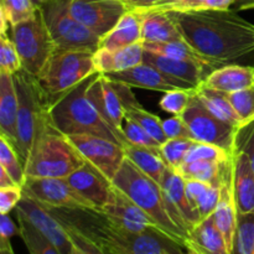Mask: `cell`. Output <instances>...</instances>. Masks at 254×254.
<instances>
[{"mask_svg":"<svg viewBox=\"0 0 254 254\" xmlns=\"http://www.w3.org/2000/svg\"><path fill=\"white\" fill-rule=\"evenodd\" d=\"M184 40L216 68L254 56V24L236 10L166 11Z\"/></svg>","mask_w":254,"mask_h":254,"instance_id":"cell-1","label":"cell"},{"mask_svg":"<svg viewBox=\"0 0 254 254\" xmlns=\"http://www.w3.org/2000/svg\"><path fill=\"white\" fill-rule=\"evenodd\" d=\"M49 208V207H47ZM64 226L77 231L106 252L116 254H184L185 248L159 230L131 232L116 225L106 215L92 208H49Z\"/></svg>","mask_w":254,"mask_h":254,"instance_id":"cell-2","label":"cell"},{"mask_svg":"<svg viewBox=\"0 0 254 254\" xmlns=\"http://www.w3.org/2000/svg\"><path fill=\"white\" fill-rule=\"evenodd\" d=\"M71 139L54 123L45 124L36 134L25 165L26 178H68L86 164Z\"/></svg>","mask_w":254,"mask_h":254,"instance_id":"cell-3","label":"cell"},{"mask_svg":"<svg viewBox=\"0 0 254 254\" xmlns=\"http://www.w3.org/2000/svg\"><path fill=\"white\" fill-rule=\"evenodd\" d=\"M92 76L52 104L50 109L52 123L67 136L88 134L111 139L122 145L117 134L104 121L89 97L88 87Z\"/></svg>","mask_w":254,"mask_h":254,"instance_id":"cell-4","label":"cell"},{"mask_svg":"<svg viewBox=\"0 0 254 254\" xmlns=\"http://www.w3.org/2000/svg\"><path fill=\"white\" fill-rule=\"evenodd\" d=\"M112 184L131 198L141 210L145 211L168 237L185 248L186 235L169 215L164 191L158 183L141 173L126 158Z\"/></svg>","mask_w":254,"mask_h":254,"instance_id":"cell-5","label":"cell"},{"mask_svg":"<svg viewBox=\"0 0 254 254\" xmlns=\"http://www.w3.org/2000/svg\"><path fill=\"white\" fill-rule=\"evenodd\" d=\"M14 79L19 98L15 148L25 166L37 131L52 121L51 103L36 77L29 72L21 68L14 74Z\"/></svg>","mask_w":254,"mask_h":254,"instance_id":"cell-6","label":"cell"},{"mask_svg":"<svg viewBox=\"0 0 254 254\" xmlns=\"http://www.w3.org/2000/svg\"><path fill=\"white\" fill-rule=\"evenodd\" d=\"M93 55L94 52L83 50H55L36 77L51 106L97 73Z\"/></svg>","mask_w":254,"mask_h":254,"instance_id":"cell-7","label":"cell"},{"mask_svg":"<svg viewBox=\"0 0 254 254\" xmlns=\"http://www.w3.org/2000/svg\"><path fill=\"white\" fill-rule=\"evenodd\" d=\"M69 0H54L40 7L57 50L96 52L101 37L77 21L68 10Z\"/></svg>","mask_w":254,"mask_h":254,"instance_id":"cell-8","label":"cell"},{"mask_svg":"<svg viewBox=\"0 0 254 254\" xmlns=\"http://www.w3.org/2000/svg\"><path fill=\"white\" fill-rule=\"evenodd\" d=\"M11 39L19 52L22 69L37 77L56 46L50 35L41 10L34 17L11 26Z\"/></svg>","mask_w":254,"mask_h":254,"instance_id":"cell-9","label":"cell"},{"mask_svg":"<svg viewBox=\"0 0 254 254\" xmlns=\"http://www.w3.org/2000/svg\"><path fill=\"white\" fill-rule=\"evenodd\" d=\"M181 117L188 124L193 140L197 143L212 144L233 155L238 129L213 116L196 93Z\"/></svg>","mask_w":254,"mask_h":254,"instance_id":"cell-10","label":"cell"},{"mask_svg":"<svg viewBox=\"0 0 254 254\" xmlns=\"http://www.w3.org/2000/svg\"><path fill=\"white\" fill-rule=\"evenodd\" d=\"M72 16L98 37H104L129 10L124 0H69Z\"/></svg>","mask_w":254,"mask_h":254,"instance_id":"cell-11","label":"cell"},{"mask_svg":"<svg viewBox=\"0 0 254 254\" xmlns=\"http://www.w3.org/2000/svg\"><path fill=\"white\" fill-rule=\"evenodd\" d=\"M68 138L87 163L94 166L112 183L127 158L124 146L111 139L88 134L71 135Z\"/></svg>","mask_w":254,"mask_h":254,"instance_id":"cell-12","label":"cell"},{"mask_svg":"<svg viewBox=\"0 0 254 254\" xmlns=\"http://www.w3.org/2000/svg\"><path fill=\"white\" fill-rule=\"evenodd\" d=\"M22 189L26 195L49 208H91L89 203L73 190L67 179L26 178Z\"/></svg>","mask_w":254,"mask_h":254,"instance_id":"cell-13","label":"cell"},{"mask_svg":"<svg viewBox=\"0 0 254 254\" xmlns=\"http://www.w3.org/2000/svg\"><path fill=\"white\" fill-rule=\"evenodd\" d=\"M15 213L34 226L61 254H72L73 243L69 238L68 232L46 206L41 205L24 192L21 201L15 208Z\"/></svg>","mask_w":254,"mask_h":254,"instance_id":"cell-14","label":"cell"},{"mask_svg":"<svg viewBox=\"0 0 254 254\" xmlns=\"http://www.w3.org/2000/svg\"><path fill=\"white\" fill-rule=\"evenodd\" d=\"M185 183V179L178 171L169 168L160 186L165 196L169 215L188 237L189 230L197 225L201 218L198 211L188 198Z\"/></svg>","mask_w":254,"mask_h":254,"instance_id":"cell-15","label":"cell"},{"mask_svg":"<svg viewBox=\"0 0 254 254\" xmlns=\"http://www.w3.org/2000/svg\"><path fill=\"white\" fill-rule=\"evenodd\" d=\"M104 76L111 81L123 83L130 88L149 89V91L164 92V93L174 89H196L191 84L166 76L165 73L145 62L126 71L111 72Z\"/></svg>","mask_w":254,"mask_h":254,"instance_id":"cell-16","label":"cell"},{"mask_svg":"<svg viewBox=\"0 0 254 254\" xmlns=\"http://www.w3.org/2000/svg\"><path fill=\"white\" fill-rule=\"evenodd\" d=\"M99 212L106 215L116 225L131 232H145L148 230L161 231L158 223L145 211L141 210L131 198H129L116 186H113V192L109 202Z\"/></svg>","mask_w":254,"mask_h":254,"instance_id":"cell-17","label":"cell"},{"mask_svg":"<svg viewBox=\"0 0 254 254\" xmlns=\"http://www.w3.org/2000/svg\"><path fill=\"white\" fill-rule=\"evenodd\" d=\"M66 179L73 190L89 203L92 210H103L111 200L113 184L89 163Z\"/></svg>","mask_w":254,"mask_h":254,"instance_id":"cell-18","label":"cell"},{"mask_svg":"<svg viewBox=\"0 0 254 254\" xmlns=\"http://www.w3.org/2000/svg\"><path fill=\"white\" fill-rule=\"evenodd\" d=\"M232 189L237 213L254 212V170L245 153L232 155Z\"/></svg>","mask_w":254,"mask_h":254,"instance_id":"cell-19","label":"cell"},{"mask_svg":"<svg viewBox=\"0 0 254 254\" xmlns=\"http://www.w3.org/2000/svg\"><path fill=\"white\" fill-rule=\"evenodd\" d=\"M143 62L151 64L155 68H158L159 71L165 73L166 76L191 84L195 88H197L198 84L203 82L206 76L211 72L205 66L195 61L171 59V57L151 54V52L148 51L144 52Z\"/></svg>","mask_w":254,"mask_h":254,"instance_id":"cell-20","label":"cell"},{"mask_svg":"<svg viewBox=\"0 0 254 254\" xmlns=\"http://www.w3.org/2000/svg\"><path fill=\"white\" fill-rule=\"evenodd\" d=\"M185 250H191L198 254L231 253L227 242L215 223L212 215L201 220L197 225L189 230Z\"/></svg>","mask_w":254,"mask_h":254,"instance_id":"cell-21","label":"cell"},{"mask_svg":"<svg viewBox=\"0 0 254 254\" xmlns=\"http://www.w3.org/2000/svg\"><path fill=\"white\" fill-rule=\"evenodd\" d=\"M144 52L145 50H144L143 41L114 51L98 49L93 55L94 67L97 72L102 74L126 71L143 64Z\"/></svg>","mask_w":254,"mask_h":254,"instance_id":"cell-22","label":"cell"},{"mask_svg":"<svg viewBox=\"0 0 254 254\" xmlns=\"http://www.w3.org/2000/svg\"><path fill=\"white\" fill-rule=\"evenodd\" d=\"M17 109L19 98L14 74L0 71V134L6 136L14 146L16 144Z\"/></svg>","mask_w":254,"mask_h":254,"instance_id":"cell-23","label":"cell"},{"mask_svg":"<svg viewBox=\"0 0 254 254\" xmlns=\"http://www.w3.org/2000/svg\"><path fill=\"white\" fill-rule=\"evenodd\" d=\"M210 88L232 93L254 84V66L230 64L213 69L203 79Z\"/></svg>","mask_w":254,"mask_h":254,"instance_id":"cell-24","label":"cell"},{"mask_svg":"<svg viewBox=\"0 0 254 254\" xmlns=\"http://www.w3.org/2000/svg\"><path fill=\"white\" fill-rule=\"evenodd\" d=\"M141 16L143 42H169L184 40L180 30L166 11L135 10Z\"/></svg>","mask_w":254,"mask_h":254,"instance_id":"cell-25","label":"cell"},{"mask_svg":"<svg viewBox=\"0 0 254 254\" xmlns=\"http://www.w3.org/2000/svg\"><path fill=\"white\" fill-rule=\"evenodd\" d=\"M141 40V16L135 10H128L116 26L101 39L99 49L114 50L130 46Z\"/></svg>","mask_w":254,"mask_h":254,"instance_id":"cell-26","label":"cell"},{"mask_svg":"<svg viewBox=\"0 0 254 254\" xmlns=\"http://www.w3.org/2000/svg\"><path fill=\"white\" fill-rule=\"evenodd\" d=\"M124 150L127 159H129L141 173L161 185L169 166L161 156L160 148L151 149L129 144L124 148Z\"/></svg>","mask_w":254,"mask_h":254,"instance_id":"cell-27","label":"cell"},{"mask_svg":"<svg viewBox=\"0 0 254 254\" xmlns=\"http://www.w3.org/2000/svg\"><path fill=\"white\" fill-rule=\"evenodd\" d=\"M196 96L200 98V101L205 104L206 108L213 116L228 123L230 126L235 127L236 129L242 128V121H241L240 117L237 116V113L233 109L232 103L228 99L227 93L210 88L203 82H201L197 88H196Z\"/></svg>","mask_w":254,"mask_h":254,"instance_id":"cell-28","label":"cell"},{"mask_svg":"<svg viewBox=\"0 0 254 254\" xmlns=\"http://www.w3.org/2000/svg\"><path fill=\"white\" fill-rule=\"evenodd\" d=\"M144 50L151 54L161 55V56L171 57V59L189 60L195 61L197 64L205 66L208 71H213L215 67L202 56L198 54L192 46L188 44L185 40H178V41L169 42H143Z\"/></svg>","mask_w":254,"mask_h":254,"instance_id":"cell-29","label":"cell"},{"mask_svg":"<svg viewBox=\"0 0 254 254\" xmlns=\"http://www.w3.org/2000/svg\"><path fill=\"white\" fill-rule=\"evenodd\" d=\"M124 113H126V118L131 119V121L136 122L140 127H143L158 143L164 144L168 138H166L165 133L163 129V121L159 118L156 114L150 113L143 108L138 101H133L130 103H127L124 106Z\"/></svg>","mask_w":254,"mask_h":254,"instance_id":"cell-30","label":"cell"},{"mask_svg":"<svg viewBox=\"0 0 254 254\" xmlns=\"http://www.w3.org/2000/svg\"><path fill=\"white\" fill-rule=\"evenodd\" d=\"M226 161H222V163L206 160L188 161V163H184L176 171L185 180H197L203 181V183H213V181L220 179L222 166Z\"/></svg>","mask_w":254,"mask_h":254,"instance_id":"cell-31","label":"cell"},{"mask_svg":"<svg viewBox=\"0 0 254 254\" xmlns=\"http://www.w3.org/2000/svg\"><path fill=\"white\" fill-rule=\"evenodd\" d=\"M0 166L7 171L16 185L24 186L26 181L24 164L11 141L1 134H0Z\"/></svg>","mask_w":254,"mask_h":254,"instance_id":"cell-32","label":"cell"},{"mask_svg":"<svg viewBox=\"0 0 254 254\" xmlns=\"http://www.w3.org/2000/svg\"><path fill=\"white\" fill-rule=\"evenodd\" d=\"M231 254H254V212L237 213V228Z\"/></svg>","mask_w":254,"mask_h":254,"instance_id":"cell-33","label":"cell"},{"mask_svg":"<svg viewBox=\"0 0 254 254\" xmlns=\"http://www.w3.org/2000/svg\"><path fill=\"white\" fill-rule=\"evenodd\" d=\"M20 227V236L29 254H61L59 250L44 237L26 220L16 216Z\"/></svg>","mask_w":254,"mask_h":254,"instance_id":"cell-34","label":"cell"},{"mask_svg":"<svg viewBox=\"0 0 254 254\" xmlns=\"http://www.w3.org/2000/svg\"><path fill=\"white\" fill-rule=\"evenodd\" d=\"M37 12V7L32 0H1L0 16H4L10 27L30 20Z\"/></svg>","mask_w":254,"mask_h":254,"instance_id":"cell-35","label":"cell"},{"mask_svg":"<svg viewBox=\"0 0 254 254\" xmlns=\"http://www.w3.org/2000/svg\"><path fill=\"white\" fill-rule=\"evenodd\" d=\"M196 141L192 139H168L160 145V153L169 168L178 170L186 160L189 151Z\"/></svg>","mask_w":254,"mask_h":254,"instance_id":"cell-36","label":"cell"},{"mask_svg":"<svg viewBox=\"0 0 254 254\" xmlns=\"http://www.w3.org/2000/svg\"><path fill=\"white\" fill-rule=\"evenodd\" d=\"M233 109L242 121L243 127L254 121V84L241 91L227 93Z\"/></svg>","mask_w":254,"mask_h":254,"instance_id":"cell-37","label":"cell"},{"mask_svg":"<svg viewBox=\"0 0 254 254\" xmlns=\"http://www.w3.org/2000/svg\"><path fill=\"white\" fill-rule=\"evenodd\" d=\"M195 93L196 89H174L165 92L159 102V106L163 111L173 116H183Z\"/></svg>","mask_w":254,"mask_h":254,"instance_id":"cell-38","label":"cell"},{"mask_svg":"<svg viewBox=\"0 0 254 254\" xmlns=\"http://www.w3.org/2000/svg\"><path fill=\"white\" fill-rule=\"evenodd\" d=\"M21 68V60L11 36L0 34V71L15 74Z\"/></svg>","mask_w":254,"mask_h":254,"instance_id":"cell-39","label":"cell"},{"mask_svg":"<svg viewBox=\"0 0 254 254\" xmlns=\"http://www.w3.org/2000/svg\"><path fill=\"white\" fill-rule=\"evenodd\" d=\"M231 156L232 155L226 153L223 149L218 148V146L212 145V144L197 143V141H196V143L192 145V148L190 149V151H189L185 163H188V161H197V160L217 161V163H222V161L228 160Z\"/></svg>","mask_w":254,"mask_h":254,"instance_id":"cell-40","label":"cell"},{"mask_svg":"<svg viewBox=\"0 0 254 254\" xmlns=\"http://www.w3.org/2000/svg\"><path fill=\"white\" fill-rule=\"evenodd\" d=\"M123 130L124 135H126L129 144H133V145L138 146H145V148L151 149L160 148L161 144L158 143L143 127H140L136 122L131 121V119L126 118Z\"/></svg>","mask_w":254,"mask_h":254,"instance_id":"cell-41","label":"cell"},{"mask_svg":"<svg viewBox=\"0 0 254 254\" xmlns=\"http://www.w3.org/2000/svg\"><path fill=\"white\" fill-rule=\"evenodd\" d=\"M248 156L254 170V121L238 129L236 135V150Z\"/></svg>","mask_w":254,"mask_h":254,"instance_id":"cell-42","label":"cell"},{"mask_svg":"<svg viewBox=\"0 0 254 254\" xmlns=\"http://www.w3.org/2000/svg\"><path fill=\"white\" fill-rule=\"evenodd\" d=\"M24 196L22 186L12 185L0 189V215H9Z\"/></svg>","mask_w":254,"mask_h":254,"instance_id":"cell-43","label":"cell"},{"mask_svg":"<svg viewBox=\"0 0 254 254\" xmlns=\"http://www.w3.org/2000/svg\"><path fill=\"white\" fill-rule=\"evenodd\" d=\"M163 129L168 139H192L190 129L181 116H174L163 121Z\"/></svg>","mask_w":254,"mask_h":254,"instance_id":"cell-44","label":"cell"},{"mask_svg":"<svg viewBox=\"0 0 254 254\" xmlns=\"http://www.w3.org/2000/svg\"><path fill=\"white\" fill-rule=\"evenodd\" d=\"M64 228H66V231L68 232V236L69 238H71L72 243H73L78 250H81L84 254H107L101 247H99V246H97L96 243L92 242L91 240L84 237V236L81 235L79 232H77V231L72 230V228H68V227H64Z\"/></svg>","mask_w":254,"mask_h":254,"instance_id":"cell-45","label":"cell"},{"mask_svg":"<svg viewBox=\"0 0 254 254\" xmlns=\"http://www.w3.org/2000/svg\"><path fill=\"white\" fill-rule=\"evenodd\" d=\"M15 236H20L19 223L16 225L9 215H0V242H10Z\"/></svg>","mask_w":254,"mask_h":254,"instance_id":"cell-46","label":"cell"},{"mask_svg":"<svg viewBox=\"0 0 254 254\" xmlns=\"http://www.w3.org/2000/svg\"><path fill=\"white\" fill-rule=\"evenodd\" d=\"M207 0H178L169 6L159 9L161 11H189V10H202Z\"/></svg>","mask_w":254,"mask_h":254,"instance_id":"cell-47","label":"cell"},{"mask_svg":"<svg viewBox=\"0 0 254 254\" xmlns=\"http://www.w3.org/2000/svg\"><path fill=\"white\" fill-rule=\"evenodd\" d=\"M129 10H146L151 9L160 2V0H124Z\"/></svg>","mask_w":254,"mask_h":254,"instance_id":"cell-48","label":"cell"},{"mask_svg":"<svg viewBox=\"0 0 254 254\" xmlns=\"http://www.w3.org/2000/svg\"><path fill=\"white\" fill-rule=\"evenodd\" d=\"M235 4V0H207L205 9L212 10H226L230 9Z\"/></svg>","mask_w":254,"mask_h":254,"instance_id":"cell-49","label":"cell"},{"mask_svg":"<svg viewBox=\"0 0 254 254\" xmlns=\"http://www.w3.org/2000/svg\"><path fill=\"white\" fill-rule=\"evenodd\" d=\"M16 185L15 181L12 180L11 176L7 174V171L5 170L2 166H0V189L1 188H7V186Z\"/></svg>","mask_w":254,"mask_h":254,"instance_id":"cell-50","label":"cell"},{"mask_svg":"<svg viewBox=\"0 0 254 254\" xmlns=\"http://www.w3.org/2000/svg\"><path fill=\"white\" fill-rule=\"evenodd\" d=\"M252 4H254V0H235V4L233 5L237 7L238 11H241V10H245L248 5Z\"/></svg>","mask_w":254,"mask_h":254,"instance_id":"cell-51","label":"cell"},{"mask_svg":"<svg viewBox=\"0 0 254 254\" xmlns=\"http://www.w3.org/2000/svg\"><path fill=\"white\" fill-rule=\"evenodd\" d=\"M0 254H15L11 242H0Z\"/></svg>","mask_w":254,"mask_h":254,"instance_id":"cell-52","label":"cell"},{"mask_svg":"<svg viewBox=\"0 0 254 254\" xmlns=\"http://www.w3.org/2000/svg\"><path fill=\"white\" fill-rule=\"evenodd\" d=\"M178 0H160V2H159L158 5H155L154 7H151V9H146V10H159V9H163V7L165 6H169V5L174 4V2H176Z\"/></svg>","mask_w":254,"mask_h":254,"instance_id":"cell-53","label":"cell"},{"mask_svg":"<svg viewBox=\"0 0 254 254\" xmlns=\"http://www.w3.org/2000/svg\"><path fill=\"white\" fill-rule=\"evenodd\" d=\"M50 1H54V0H32V2H34L35 6H36L37 9H40V7L44 6L45 4H47V2Z\"/></svg>","mask_w":254,"mask_h":254,"instance_id":"cell-54","label":"cell"},{"mask_svg":"<svg viewBox=\"0 0 254 254\" xmlns=\"http://www.w3.org/2000/svg\"><path fill=\"white\" fill-rule=\"evenodd\" d=\"M72 254H84V253L82 252L81 250H78V248H77L76 246L73 245V250H72Z\"/></svg>","mask_w":254,"mask_h":254,"instance_id":"cell-55","label":"cell"},{"mask_svg":"<svg viewBox=\"0 0 254 254\" xmlns=\"http://www.w3.org/2000/svg\"><path fill=\"white\" fill-rule=\"evenodd\" d=\"M184 254H198V253L193 252V251H191V250H185V252H184Z\"/></svg>","mask_w":254,"mask_h":254,"instance_id":"cell-56","label":"cell"},{"mask_svg":"<svg viewBox=\"0 0 254 254\" xmlns=\"http://www.w3.org/2000/svg\"><path fill=\"white\" fill-rule=\"evenodd\" d=\"M251 9H254V4H252V5H248V6L246 7L245 10H251Z\"/></svg>","mask_w":254,"mask_h":254,"instance_id":"cell-57","label":"cell"},{"mask_svg":"<svg viewBox=\"0 0 254 254\" xmlns=\"http://www.w3.org/2000/svg\"><path fill=\"white\" fill-rule=\"evenodd\" d=\"M104 252H106V251H104ZM107 254H116V253H112V252H106Z\"/></svg>","mask_w":254,"mask_h":254,"instance_id":"cell-58","label":"cell"},{"mask_svg":"<svg viewBox=\"0 0 254 254\" xmlns=\"http://www.w3.org/2000/svg\"><path fill=\"white\" fill-rule=\"evenodd\" d=\"M164 254H171V253H170V252H165Z\"/></svg>","mask_w":254,"mask_h":254,"instance_id":"cell-59","label":"cell"}]
</instances>
